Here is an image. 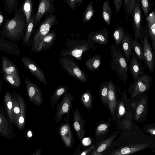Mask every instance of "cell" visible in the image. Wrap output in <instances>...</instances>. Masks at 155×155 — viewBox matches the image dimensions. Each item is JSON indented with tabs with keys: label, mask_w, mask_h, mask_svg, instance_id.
<instances>
[{
	"label": "cell",
	"mask_w": 155,
	"mask_h": 155,
	"mask_svg": "<svg viewBox=\"0 0 155 155\" xmlns=\"http://www.w3.org/2000/svg\"><path fill=\"white\" fill-rule=\"evenodd\" d=\"M27 26L26 19L21 4L14 11L12 18L9 19L6 17L0 29V36L13 42L23 41Z\"/></svg>",
	"instance_id": "1"
},
{
	"label": "cell",
	"mask_w": 155,
	"mask_h": 155,
	"mask_svg": "<svg viewBox=\"0 0 155 155\" xmlns=\"http://www.w3.org/2000/svg\"><path fill=\"white\" fill-rule=\"evenodd\" d=\"M65 46L66 48L60 52L61 57L70 56L81 61L84 52L90 49L95 50L98 47L88 42L87 39L82 40L78 38H66Z\"/></svg>",
	"instance_id": "2"
},
{
	"label": "cell",
	"mask_w": 155,
	"mask_h": 155,
	"mask_svg": "<svg viewBox=\"0 0 155 155\" xmlns=\"http://www.w3.org/2000/svg\"><path fill=\"white\" fill-rule=\"evenodd\" d=\"M122 94L118 104L115 120L120 127L127 129L132 126L133 120L131 100L128 99L126 91H122Z\"/></svg>",
	"instance_id": "3"
},
{
	"label": "cell",
	"mask_w": 155,
	"mask_h": 155,
	"mask_svg": "<svg viewBox=\"0 0 155 155\" xmlns=\"http://www.w3.org/2000/svg\"><path fill=\"white\" fill-rule=\"evenodd\" d=\"M110 51L111 56L110 67L113 71H115L119 78L124 82L128 79L127 71L128 65L126 58L122 54L120 48H117L114 44L111 46Z\"/></svg>",
	"instance_id": "4"
},
{
	"label": "cell",
	"mask_w": 155,
	"mask_h": 155,
	"mask_svg": "<svg viewBox=\"0 0 155 155\" xmlns=\"http://www.w3.org/2000/svg\"><path fill=\"white\" fill-rule=\"evenodd\" d=\"M58 24L56 16L53 14L45 16L43 21L38 26L37 29L34 30L32 38L31 52H35L39 43L49 33L51 28Z\"/></svg>",
	"instance_id": "5"
},
{
	"label": "cell",
	"mask_w": 155,
	"mask_h": 155,
	"mask_svg": "<svg viewBox=\"0 0 155 155\" xmlns=\"http://www.w3.org/2000/svg\"><path fill=\"white\" fill-rule=\"evenodd\" d=\"M143 29L142 37L139 40L142 50V61L144 66L152 73L155 67V54L149 41V34L146 25Z\"/></svg>",
	"instance_id": "6"
},
{
	"label": "cell",
	"mask_w": 155,
	"mask_h": 155,
	"mask_svg": "<svg viewBox=\"0 0 155 155\" xmlns=\"http://www.w3.org/2000/svg\"><path fill=\"white\" fill-rule=\"evenodd\" d=\"M148 94L143 93L131 99L133 120L142 122L147 117L148 107Z\"/></svg>",
	"instance_id": "7"
},
{
	"label": "cell",
	"mask_w": 155,
	"mask_h": 155,
	"mask_svg": "<svg viewBox=\"0 0 155 155\" xmlns=\"http://www.w3.org/2000/svg\"><path fill=\"white\" fill-rule=\"evenodd\" d=\"M74 59L70 56L61 57L59 63L63 70L71 76L81 82H87V76Z\"/></svg>",
	"instance_id": "8"
},
{
	"label": "cell",
	"mask_w": 155,
	"mask_h": 155,
	"mask_svg": "<svg viewBox=\"0 0 155 155\" xmlns=\"http://www.w3.org/2000/svg\"><path fill=\"white\" fill-rule=\"evenodd\" d=\"M152 77L147 73L138 78L129 86L127 92L131 98L148 90L150 87Z\"/></svg>",
	"instance_id": "9"
},
{
	"label": "cell",
	"mask_w": 155,
	"mask_h": 155,
	"mask_svg": "<svg viewBox=\"0 0 155 155\" xmlns=\"http://www.w3.org/2000/svg\"><path fill=\"white\" fill-rule=\"evenodd\" d=\"M131 23L134 31L135 39L140 40L142 37L143 30V15L140 5V1L131 15Z\"/></svg>",
	"instance_id": "10"
},
{
	"label": "cell",
	"mask_w": 155,
	"mask_h": 155,
	"mask_svg": "<svg viewBox=\"0 0 155 155\" xmlns=\"http://www.w3.org/2000/svg\"><path fill=\"white\" fill-rule=\"evenodd\" d=\"M55 12L53 0H40L38 7L35 13L34 30L41 23V21L43 16L52 14Z\"/></svg>",
	"instance_id": "11"
},
{
	"label": "cell",
	"mask_w": 155,
	"mask_h": 155,
	"mask_svg": "<svg viewBox=\"0 0 155 155\" xmlns=\"http://www.w3.org/2000/svg\"><path fill=\"white\" fill-rule=\"evenodd\" d=\"M74 100V97L71 94L67 92L64 94L61 100L57 106V110L55 115V119L56 122H59L64 115L69 114L70 110L72 108V103Z\"/></svg>",
	"instance_id": "12"
},
{
	"label": "cell",
	"mask_w": 155,
	"mask_h": 155,
	"mask_svg": "<svg viewBox=\"0 0 155 155\" xmlns=\"http://www.w3.org/2000/svg\"><path fill=\"white\" fill-rule=\"evenodd\" d=\"M25 81L29 101L35 106H41L43 101L41 90L36 85L28 78H25Z\"/></svg>",
	"instance_id": "13"
},
{
	"label": "cell",
	"mask_w": 155,
	"mask_h": 155,
	"mask_svg": "<svg viewBox=\"0 0 155 155\" xmlns=\"http://www.w3.org/2000/svg\"><path fill=\"white\" fill-rule=\"evenodd\" d=\"M108 89L107 107L110 113L115 120L118 104L119 100L117 95L116 86L112 80L107 82Z\"/></svg>",
	"instance_id": "14"
},
{
	"label": "cell",
	"mask_w": 155,
	"mask_h": 155,
	"mask_svg": "<svg viewBox=\"0 0 155 155\" xmlns=\"http://www.w3.org/2000/svg\"><path fill=\"white\" fill-rule=\"evenodd\" d=\"M21 61L36 79L43 84H46L47 83L46 78L43 71L31 58L27 56L22 57L21 58Z\"/></svg>",
	"instance_id": "15"
},
{
	"label": "cell",
	"mask_w": 155,
	"mask_h": 155,
	"mask_svg": "<svg viewBox=\"0 0 155 155\" xmlns=\"http://www.w3.org/2000/svg\"><path fill=\"white\" fill-rule=\"evenodd\" d=\"M109 40V32L106 28H103L99 31L90 32L87 39L88 42L94 45H96L95 44L107 45Z\"/></svg>",
	"instance_id": "16"
},
{
	"label": "cell",
	"mask_w": 155,
	"mask_h": 155,
	"mask_svg": "<svg viewBox=\"0 0 155 155\" xmlns=\"http://www.w3.org/2000/svg\"><path fill=\"white\" fill-rule=\"evenodd\" d=\"M131 60L129 65L130 70L134 81L144 75V69L140 61L132 51Z\"/></svg>",
	"instance_id": "17"
},
{
	"label": "cell",
	"mask_w": 155,
	"mask_h": 155,
	"mask_svg": "<svg viewBox=\"0 0 155 155\" xmlns=\"http://www.w3.org/2000/svg\"><path fill=\"white\" fill-rule=\"evenodd\" d=\"M56 34L54 30H51L39 43L35 52L39 53L43 50L50 49L56 40Z\"/></svg>",
	"instance_id": "18"
},
{
	"label": "cell",
	"mask_w": 155,
	"mask_h": 155,
	"mask_svg": "<svg viewBox=\"0 0 155 155\" xmlns=\"http://www.w3.org/2000/svg\"><path fill=\"white\" fill-rule=\"evenodd\" d=\"M0 50L12 55L19 56L20 51L18 44L0 36Z\"/></svg>",
	"instance_id": "19"
},
{
	"label": "cell",
	"mask_w": 155,
	"mask_h": 155,
	"mask_svg": "<svg viewBox=\"0 0 155 155\" xmlns=\"http://www.w3.org/2000/svg\"><path fill=\"white\" fill-rule=\"evenodd\" d=\"M148 144L146 143L132 144L119 149L111 155H129L146 148Z\"/></svg>",
	"instance_id": "20"
},
{
	"label": "cell",
	"mask_w": 155,
	"mask_h": 155,
	"mask_svg": "<svg viewBox=\"0 0 155 155\" xmlns=\"http://www.w3.org/2000/svg\"><path fill=\"white\" fill-rule=\"evenodd\" d=\"M133 39L127 30L125 31L121 43V50L127 61H129L132 52V41Z\"/></svg>",
	"instance_id": "21"
},
{
	"label": "cell",
	"mask_w": 155,
	"mask_h": 155,
	"mask_svg": "<svg viewBox=\"0 0 155 155\" xmlns=\"http://www.w3.org/2000/svg\"><path fill=\"white\" fill-rule=\"evenodd\" d=\"M73 126L78 134H83L85 131L84 124L85 121L80 114L79 109L76 108L73 113Z\"/></svg>",
	"instance_id": "22"
},
{
	"label": "cell",
	"mask_w": 155,
	"mask_h": 155,
	"mask_svg": "<svg viewBox=\"0 0 155 155\" xmlns=\"http://www.w3.org/2000/svg\"><path fill=\"white\" fill-rule=\"evenodd\" d=\"M18 102L21 108V113L18 119V126L20 129H22L24 127L26 112V106L25 101L20 95L16 93L14 91L12 93Z\"/></svg>",
	"instance_id": "23"
},
{
	"label": "cell",
	"mask_w": 155,
	"mask_h": 155,
	"mask_svg": "<svg viewBox=\"0 0 155 155\" xmlns=\"http://www.w3.org/2000/svg\"><path fill=\"white\" fill-rule=\"evenodd\" d=\"M1 68L4 74H18L17 68L13 62L4 55L2 57Z\"/></svg>",
	"instance_id": "24"
},
{
	"label": "cell",
	"mask_w": 155,
	"mask_h": 155,
	"mask_svg": "<svg viewBox=\"0 0 155 155\" xmlns=\"http://www.w3.org/2000/svg\"><path fill=\"white\" fill-rule=\"evenodd\" d=\"M35 14V13L33 14L27 25L24 38L23 41V45L25 46H27L28 48L31 45L32 36L34 30Z\"/></svg>",
	"instance_id": "25"
},
{
	"label": "cell",
	"mask_w": 155,
	"mask_h": 155,
	"mask_svg": "<svg viewBox=\"0 0 155 155\" xmlns=\"http://www.w3.org/2000/svg\"><path fill=\"white\" fill-rule=\"evenodd\" d=\"M101 58L100 55H96L87 60L84 65L90 71L94 72L98 70L101 64Z\"/></svg>",
	"instance_id": "26"
},
{
	"label": "cell",
	"mask_w": 155,
	"mask_h": 155,
	"mask_svg": "<svg viewBox=\"0 0 155 155\" xmlns=\"http://www.w3.org/2000/svg\"><path fill=\"white\" fill-rule=\"evenodd\" d=\"M68 87L66 86L59 85L56 88L50 98L51 106L54 107L64 93L67 92Z\"/></svg>",
	"instance_id": "27"
},
{
	"label": "cell",
	"mask_w": 155,
	"mask_h": 155,
	"mask_svg": "<svg viewBox=\"0 0 155 155\" xmlns=\"http://www.w3.org/2000/svg\"><path fill=\"white\" fill-rule=\"evenodd\" d=\"M81 101L85 108L90 111L93 107V97L91 91L87 89L81 96Z\"/></svg>",
	"instance_id": "28"
},
{
	"label": "cell",
	"mask_w": 155,
	"mask_h": 155,
	"mask_svg": "<svg viewBox=\"0 0 155 155\" xmlns=\"http://www.w3.org/2000/svg\"><path fill=\"white\" fill-rule=\"evenodd\" d=\"M109 0L105 1L102 4V12L103 18L107 25L111 23V16L113 13Z\"/></svg>",
	"instance_id": "29"
},
{
	"label": "cell",
	"mask_w": 155,
	"mask_h": 155,
	"mask_svg": "<svg viewBox=\"0 0 155 155\" xmlns=\"http://www.w3.org/2000/svg\"><path fill=\"white\" fill-rule=\"evenodd\" d=\"M33 3L32 0H26L22 4V10L26 19L27 25L35 13L33 11Z\"/></svg>",
	"instance_id": "30"
},
{
	"label": "cell",
	"mask_w": 155,
	"mask_h": 155,
	"mask_svg": "<svg viewBox=\"0 0 155 155\" xmlns=\"http://www.w3.org/2000/svg\"><path fill=\"white\" fill-rule=\"evenodd\" d=\"M101 99L104 107H107V99L108 89L107 82L106 81H103L98 88Z\"/></svg>",
	"instance_id": "31"
},
{
	"label": "cell",
	"mask_w": 155,
	"mask_h": 155,
	"mask_svg": "<svg viewBox=\"0 0 155 155\" xmlns=\"http://www.w3.org/2000/svg\"><path fill=\"white\" fill-rule=\"evenodd\" d=\"M4 101L8 115L11 122L12 120L13 103L12 96L9 91L6 92L4 96Z\"/></svg>",
	"instance_id": "32"
},
{
	"label": "cell",
	"mask_w": 155,
	"mask_h": 155,
	"mask_svg": "<svg viewBox=\"0 0 155 155\" xmlns=\"http://www.w3.org/2000/svg\"><path fill=\"white\" fill-rule=\"evenodd\" d=\"M13 107L12 109V122L18 125V119L21 113V108L20 104L17 99L14 95H12Z\"/></svg>",
	"instance_id": "33"
},
{
	"label": "cell",
	"mask_w": 155,
	"mask_h": 155,
	"mask_svg": "<svg viewBox=\"0 0 155 155\" xmlns=\"http://www.w3.org/2000/svg\"><path fill=\"white\" fill-rule=\"evenodd\" d=\"M125 32V28L122 26H117L114 29L112 36L117 48H120Z\"/></svg>",
	"instance_id": "34"
},
{
	"label": "cell",
	"mask_w": 155,
	"mask_h": 155,
	"mask_svg": "<svg viewBox=\"0 0 155 155\" xmlns=\"http://www.w3.org/2000/svg\"><path fill=\"white\" fill-rule=\"evenodd\" d=\"M140 0H124L123 5L125 13L128 16L131 15Z\"/></svg>",
	"instance_id": "35"
},
{
	"label": "cell",
	"mask_w": 155,
	"mask_h": 155,
	"mask_svg": "<svg viewBox=\"0 0 155 155\" xmlns=\"http://www.w3.org/2000/svg\"><path fill=\"white\" fill-rule=\"evenodd\" d=\"M112 119L111 117L108 118L107 120H101L98 123L96 131L97 133H103L107 131L111 125Z\"/></svg>",
	"instance_id": "36"
},
{
	"label": "cell",
	"mask_w": 155,
	"mask_h": 155,
	"mask_svg": "<svg viewBox=\"0 0 155 155\" xmlns=\"http://www.w3.org/2000/svg\"><path fill=\"white\" fill-rule=\"evenodd\" d=\"M93 1H90L84 12L82 19L84 23L90 21L94 15L95 11L93 9Z\"/></svg>",
	"instance_id": "37"
},
{
	"label": "cell",
	"mask_w": 155,
	"mask_h": 155,
	"mask_svg": "<svg viewBox=\"0 0 155 155\" xmlns=\"http://www.w3.org/2000/svg\"><path fill=\"white\" fill-rule=\"evenodd\" d=\"M3 2L5 9L8 14L12 13L18 8V0H4Z\"/></svg>",
	"instance_id": "38"
},
{
	"label": "cell",
	"mask_w": 155,
	"mask_h": 155,
	"mask_svg": "<svg viewBox=\"0 0 155 155\" xmlns=\"http://www.w3.org/2000/svg\"><path fill=\"white\" fill-rule=\"evenodd\" d=\"M4 77L5 80L12 86L16 87H18L20 86V78L18 74H4Z\"/></svg>",
	"instance_id": "39"
},
{
	"label": "cell",
	"mask_w": 155,
	"mask_h": 155,
	"mask_svg": "<svg viewBox=\"0 0 155 155\" xmlns=\"http://www.w3.org/2000/svg\"><path fill=\"white\" fill-rule=\"evenodd\" d=\"M133 52L140 61H142V50L138 40L133 39L132 41Z\"/></svg>",
	"instance_id": "40"
},
{
	"label": "cell",
	"mask_w": 155,
	"mask_h": 155,
	"mask_svg": "<svg viewBox=\"0 0 155 155\" xmlns=\"http://www.w3.org/2000/svg\"><path fill=\"white\" fill-rule=\"evenodd\" d=\"M153 4V2L150 0H140L141 9L146 16L148 15L151 10Z\"/></svg>",
	"instance_id": "41"
},
{
	"label": "cell",
	"mask_w": 155,
	"mask_h": 155,
	"mask_svg": "<svg viewBox=\"0 0 155 155\" xmlns=\"http://www.w3.org/2000/svg\"><path fill=\"white\" fill-rule=\"evenodd\" d=\"M149 36L152 45V48L155 54V23L151 25H146Z\"/></svg>",
	"instance_id": "42"
},
{
	"label": "cell",
	"mask_w": 155,
	"mask_h": 155,
	"mask_svg": "<svg viewBox=\"0 0 155 155\" xmlns=\"http://www.w3.org/2000/svg\"><path fill=\"white\" fill-rule=\"evenodd\" d=\"M114 138V137L112 136L103 141L97 147L92 153L100 154L99 153H101L108 147Z\"/></svg>",
	"instance_id": "43"
},
{
	"label": "cell",
	"mask_w": 155,
	"mask_h": 155,
	"mask_svg": "<svg viewBox=\"0 0 155 155\" xmlns=\"http://www.w3.org/2000/svg\"><path fill=\"white\" fill-rule=\"evenodd\" d=\"M71 10H75L78 8L84 1V0H64Z\"/></svg>",
	"instance_id": "44"
},
{
	"label": "cell",
	"mask_w": 155,
	"mask_h": 155,
	"mask_svg": "<svg viewBox=\"0 0 155 155\" xmlns=\"http://www.w3.org/2000/svg\"><path fill=\"white\" fill-rule=\"evenodd\" d=\"M145 20L147 25H151L155 23V7L146 16Z\"/></svg>",
	"instance_id": "45"
},
{
	"label": "cell",
	"mask_w": 155,
	"mask_h": 155,
	"mask_svg": "<svg viewBox=\"0 0 155 155\" xmlns=\"http://www.w3.org/2000/svg\"><path fill=\"white\" fill-rule=\"evenodd\" d=\"M123 1V0H113V3L115 8L114 12L116 14H118L122 6Z\"/></svg>",
	"instance_id": "46"
},
{
	"label": "cell",
	"mask_w": 155,
	"mask_h": 155,
	"mask_svg": "<svg viewBox=\"0 0 155 155\" xmlns=\"http://www.w3.org/2000/svg\"><path fill=\"white\" fill-rule=\"evenodd\" d=\"M144 130L151 135H155V124H148L143 127Z\"/></svg>",
	"instance_id": "47"
},
{
	"label": "cell",
	"mask_w": 155,
	"mask_h": 155,
	"mask_svg": "<svg viewBox=\"0 0 155 155\" xmlns=\"http://www.w3.org/2000/svg\"><path fill=\"white\" fill-rule=\"evenodd\" d=\"M91 140L89 137H85L82 140V143L84 146H88L91 144Z\"/></svg>",
	"instance_id": "48"
},
{
	"label": "cell",
	"mask_w": 155,
	"mask_h": 155,
	"mask_svg": "<svg viewBox=\"0 0 155 155\" xmlns=\"http://www.w3.org/2000/svg\"><path fill=\"white\" fill-rule=\"evenodd\" d=\"M5 21V18L1 10H0V29H1L2 27L4 24Z\"/></svg>",
	"instance_id": "49"
},
{
	"label": "cell",
	"mask_w": 155,
	"mask_h": 155,
	"mask_svg": "<svg viewBox=\"0 0 155 155\" xmlns=\"http://www.w3.org/2000/svg\"><path fill=\"white\" fill-rule=\"evenodd\" d=\"M95 146L90 147L89 149L82 152L80 155H88L93 149L95 148Z\"/></svg>",
	"instance_id": "50"
},
{
	"label": "cell",
	"mask_w": 155,
	"mask_h": 155,
	"mask_svg": "<svg viewBox=\"0 0 155 155\" xmlns=\"http://www.w3.org/2000/svg\"><path fill=\"white\" fill-rule=\"evenodd\" d=\"M27 135L28 137H31L32 136V133L31 132L30 130H29L28 133H27Z\"/></svg>",
	"instance_id": "51"
},
{
	"label": "cell",
	"mask_w": 155,
	"mask_h": 155,
	"mask_svg": "<svg viewBox=\"0 0 155 155\" xmlns=\"http://www.w3.org/2000/svg\"><path fill=\"white\" fill-rule=\"evenodd\" d=\"M2 81L1 79H0V91L1 92L2 89Z\"/></svg>",
	"instance_id": "52"
},
{
	"label": "cell",
	"mask_w": 155,
	"mask_h": 155,
	"mask_svg": "<svg viewBox=\"0 0 155 155\" xmlns=\"http://www.w3.org/2000/svg\"><path fill=\"white\" fill-rule=\"evenodd\" d=\"M32 155H40V154L38 152H37Z\"/></svg>",
	"instance_id": "53"
}]
</instances>
